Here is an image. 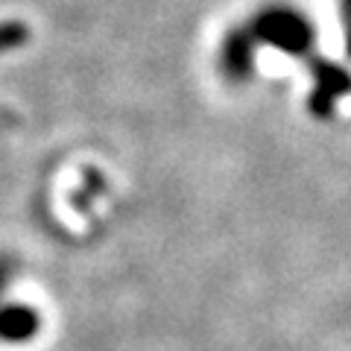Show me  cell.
I'll return each instance as SVG.
<instances>
[{
	"label": "cell",
	"instance_id": "cell-1",
	"mask_svg": "<svg viewBox=\"0 0 351 351\" xmlns=\"http://www.w3.org/2000/svg\"><path fill=\"white\" fill-rule=\"evenodd\" d=\"M36 328L38 319L29 307H3L0 311V337L3 339H29Z\"/></svg>",
	"mask_w": 351,
	"mask_h": 351
},
{
	"label": "cell",
	"instance_id": "cell-2",
	"mask_svg": "<svg viewBox=\"0 0 351 351\" xmlns=\"http://www.w3.org/2000/svg\"><path fill=\"white\" fill-rule=\"evenodd\" d=\"M0 284H3V269H0Z\"/></svg>",
	"mask_w": 351,
	"mask_h": 351
}]
</instances>
